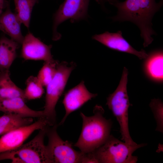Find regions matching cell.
<instances>
[{
  "label": "cell",
  "mask_w": 163,
  "mask_h": 163,
  "mask_svg": "<svg viewBox=\"0 0 163 163\" xmlns=\"http://www.w3.org/2000/svg\"><path fill=\"white\" fill-rule=\"evenodd\" d=\"M92 38L110 49L134 55L141 59H145L148 55L143 49L138 51L134 49L123 37L120 30L115 33L106 31L93 35Z\"/></svg>",
  "instance_id": "cell-11"
},
{
  "label": "cell",
  "mask_w": 163,
  "mask_h": 163,
  "mask_svg": "<svg viewBox=\"0 0 163 163\" xmlns=\"http://www.w3.org/2000/svg\"><path fill=\"white\" fill-rule=\"evenodd\" d=\"M97 95V94L91 93L88 90L83 81L68 91L65 94L62 101L66 114L59 125L62 124L71 113Z\"/></svg>",
  "instance_id": "cell-12"
},
{
  "label": "cell",
  "mask_w": 163,
  "mask_h": 163,
  "mask_svg": "<svg viewBox=\"0 0 163 163\" xmlns=\"http://www.w3.org/2000/svg\"><path fill=\"white\" fill-rule=\"evenodd\" d=\"M145 59L144 69L147 76L155 82H162L163 50H158L152 52Z\"/></svg>",
  "instance_id": "cell-15"
},
{
  "label": "cell",
  "mask_w": 163,
  "mask_h": 163,
  "mask_svg": "<svg viewBox=\"0 0 163 163\" xmlns=\"http://www.w3.org/2000/svg\"><path fill=\"white\" fill-rule=\"evenodd\" d=\"M149 107L153 114L157 126L155 130L161 133L163 132V104L159 99L151 100Z\"/></svg>",
  "instance_id": "cell-22"
},
{
  "label": "cell",
  "mask_w": 163,
  "mask_h": 163,
  "mask_svg": "<svg viewBox=\"0 0 163 163\" xmlns=\"http://www.w3.org/2000/svg\"><path fill=\"white\" fill-rule=\"evenodd\" d=\"M15 13L18 19L28 29L29 28L33 8L38 0H14Z\"/></svg>",
  "instance_id": "cell-19"
},
{
  "label": "cell",
  "mask_w": 163,
  "mask_h": 163,
  "mask_svg": "<svg viewBox=\"0 0 163 163\" xmlns=\"http://www.w3.org/2000/svg\"><path fill=\"white\" fill-rule=\"evenodd\" d=\"M58 63L55 60L52 61L46 62L40 70L37 77L43 86L46 87L53 79Z\"/></svg>",
  "instance_id": "cell-21"
},
{
  "label": "cell",
  "mask_w": 163,
  "mask_h": 163,
  "mask_svg": "<svg viewBox=\"0 0 163 163\" xmlns=\"http://www.w3.org/2000/svg\"><path fill=\"white\" fill-rule=\"evenodd\" d=\"M163 4V0H125L118 2L113 5L117 9V15L112 18L114 21H130L139 28L144 40V47L153 40L152 36L156 34L152 28V20Z\"/></svg>",
  "instance_id": "cell-1"
},
{
  "label": "cell",
  "mask_w": 163,
  "mask_h": 163,
  "mask_svg": "<svg viewBox=\"0 0 163 163\" xmlns=\"http://www.w3.org/2000/svg\"><path fill=\"white\" fill-rule=\"evenodd\" d=\"M90 0H65L53 16L52 39L59 40L61 35L57 31L62 23L70 19L72 23L86 18Z\"/></svg>",
  "instance_id": "cell-8"
},
{
  "label": "cell",
  "mask_w": 163,
  "mask_h": 163,
  "mask_svg": "<svg viewBox=\"0 0 163 163\" xmlns=\"http://www.w3.org/2000/svg\"><path fill=\"white\" fill-rule=\"evenodd\" d=\"M94 115L86 116L82 112L80 115L83 124L81 134L74 146L83 153L92 152L103 144L110 136L112 122L104 116L103 107L96 105L93 110Z\"/></svg>",
  "instance_id": "cell-2"
},
{
  "label": "cell",
  "mask_w": 163,
  "mask_h": 163,
  "mask_svg": "<svg viewBox=\"0 0 163 163\" xmlns=\"http://www.w3.org/2000/svg\"><path fill=\"white\" fill-rule=\"evenodd\" d=\"M21 44V56L25 60H43L45 62L54 60L51 52L52 45L45 44L30 32L24 37Z\"/></svg>",
  "instance_id": "cell-10"
},
{
  "label": "cell",
  "mask_w": 163,
  "mask_h": 163,
  "mask_svg": "<svg viewBox=\"0 0 163 163\" xmlns=\"http://www.w3.org/2000/svg\"><path fill=\"white\" fill-rule=\"evenodd\" d=\"M128 72V69L124 67L119 85L107 98L106 104L119 124L122 140L133 145L137 143L132 139L129 127L128 109L130 104L127 90Z\"/></svg>",
  "instance_id": "cell-3"
},
{
  "label": "cell",
  "mask_w": 163,
  "mask_h": 163,
  "mask_svg": "<svg viewBox=\"0 0 163 163\" xmlns=\"http://www.w3.org/2000/svg\"><path fill=\"white\" fill-rule=\"evenodd\" d=\"M30 117H24L13 113H5L0 116V135L33 123Z\"/></svg>",
  "instance_id": "cell-17"
},
{
  "label": "cell",
  "mask_w": 163,
  "mask_h": 163,
  "mask_svg": "<svg viewBox=\"0 0 163 163\" xmlns=\"http://www.w3.org/2000/svg\"><path fill=\"white\" fill-rule=\"evenodd\" d=\"M26 87L24 91L25 99L29 100L40 98L44 92L43 86L37 77L30 76L26 81Z\"/></svg>",
  "instance_id": "cell-20"
},
{
  "label": "cell",
  "mask_w": 163,
  "mask_h": 163,
  "mask_svg": "<svg viewBox=\"0 0 163 163\" xmlns=\"http://www.w3.org/2000/svg\"><path fill=\"white\" fill-rule=\"evenodd\" d=\"M146 145H130L110 135L103 144L93 152L98 163H136L138 157L133 155V153Z\"/></svg>",
  "instance_id": "cell-6"
},
{
  "label": "cell",
  "mask_w": 163,
  "mask_h": 163,
  "mask_svg": "<svg viewBox=\"0 0 163 163\" xmlns=\"http://www.w3.org/2000/svg\"><path fill=\"white\" fill-rule=\"evenodd\" d=\"M101 6H104V4L106 3H108L109 4L114 5L115 3L119 1L118 0H95Z\"/></svg>",
  "instance_id": "cell-23"
},
{
  "label": "cell",
  "mask_w": 163,
  "mask_h": 163,
  "mask_svg": "<svg viewBox=\"0 0 163 163\" xmlns=\"http://www.w3.org/2000/svg\"><path fill=\"white\" fill-rule=\"evenodd\" d=\"M8 2H6L5 0H0V16L2 13L3 9L6 7Z\"/></svg>",
  "instance_id": "cell-24"
},
{
  "label": "cell",
  "mask_w": 163,
  "mask_h": 163,
  "mask_svg": "<svg viewBox=\"0 0 163 163\" xmlns=\"http://www.w3.org/2000/svg\"><path fill=\"white\" fill-rule=\"evenodd\" d=\"M21 22L16 14L11 11L8 2L5 11L0 16V30L19 44L24 39L21 30Z\"/></svg>",
  "instance_id": "cell-14"
},
{
  "label": "cell",
  "mask_w": 163,
  "mask_h": 163,
  "mask_svg": "<svg viewBox=\"0 0 163 163\" xmlns=\"http://www.w3.org/2000/svg\"><path fill=\"white\" fill-rule=\"evenodd\" d=\"M56 124L46 128L48 139L46 145L52 163H81L82 153L75 150L72 143L62 140L57 131Z\"/></svg>",
  "instance_id": "cell-7"
},
{
  "label": "cell",
  "mask_w": 163,
  "mask_h": 163,
  "mask_svg": "<svg viewBox=\"0 0 163 163\" xmlns=\"http://www.w3.org/2000/svg\"><path fill=\"white\" fill-rule=\"evenodd\" d=\"M19 44L5 36L0 38V72L9 70L17 57Z\"/></svg>",
  "instance_id": "cell-16"
},
{
  "label": "cell",
  "mask_w": 163,
  "mask_h": 163,
  "mask_svg": "<svg viewBox=\"0 0 163 163\" xmlns=\"http://www.w3.org/2000/svg\"><path fill=\"white\" fill-rule=\"evenodd\" d=\"M52 126L44 117L30 125L8 132L0 138V153L13 150L19 147L35 131Z\"/></svg>",
  "instance_id": "cell-9"
},
{
  "label": "cell",
  "mask_w": 163,
  "mask_h": 163,
  "mask_svg": "<svg viewBox=\"0 0 163 163\" xmlns=\"http://www.w3.org/2000/svg\"><path fill=\"white\" fill-rule=\"evenodd\" d=\"M24 100L20 97L0 98V111L4 113H13L26 117H44L43 111H36L30 109L26 104Z\"/></svg>",
  "instance_id": "cell-13"
},
{
  "label": "cell",
  "mask_w": 163,
  "mask_h": 163,
  "mask_svg": "<svg viewBox=\"0 0 163 163\" xmlns=\"http://www.w3.org/2000/svg\"><path fill=\"white\" fill-rule=\"evenodd\" d=\"M20 97L25 99L24 91L12 81L9 70L0 72V98Z\"/></svg>",
  "instance_id": "cell-18"
},
{
  "label": "cell",
  "mask_w": 163,
  "mask_h": 163,
  "mask_svg": "<svg viewBox=\"0 0 163 163\" xmlns=\"http://www.w3.org/2000/svg\"><path fill=\"white\" fill-rule=\"evenodd\" d=\"M75 67L74 63L66 62L58 63L55 74L46 86L45 105L43 111L44 117L52 126L56 124L55 107L64 91L71 73Z\"/></svg>",
  "instance_id": "cell-5"
},
{
  "label": "cell",
  "mask_w": 163,
  "mask_h": 163,
  "mask_svg": "<svg viewBox=\"0 0 163 163\" xmlns=\"http://www.w3.org/2000/svg\"><path fill=\"white\" fill-rule=\"evenodd\" d=\"M47 127L40 129L28 142L13 150L0 153V161L10 160L13 163H52L44 144Z\"/></svg>",
  "instance_id": "cell-4"
}]
</instances>
